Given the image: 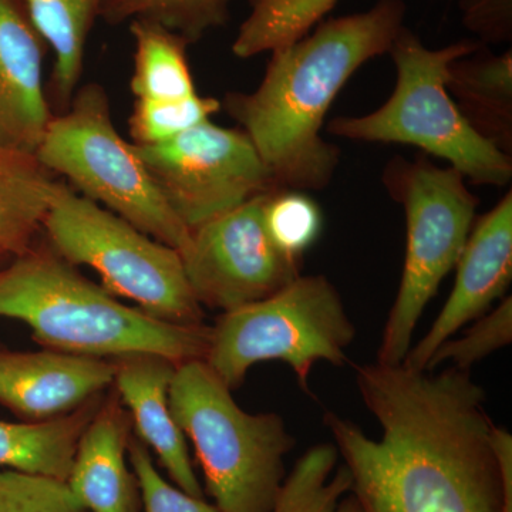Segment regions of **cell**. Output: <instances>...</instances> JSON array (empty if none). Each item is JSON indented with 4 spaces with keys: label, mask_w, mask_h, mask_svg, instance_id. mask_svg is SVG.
<instances>
[{
    "label": "cell",
    "mask_w": 512,
    "mask_h": 512,
    "mask_svg": "<svg viewBox=\"0 0 512 512\" xmlns=\"http://www.w3.org/2000/svg\"><path fill=\"white\" fill-rule=\"evenodd\" d=\"M3 258H6V256L3 254H0V261H2Z\"/></svg>",
    "instance_id": "cell-32"
},
{
    "label": "cell",
    "mask_w": 512,
    "mask_h": 512,
    "mask_svg": "<svg viewBox=\"0 0 512 512\" xmlns=\"http://www.w3.org/2000/svg\"><path fill=\"white\" fill-rule=\"evenodd\" d=\"M338 0H249L251 12L239 26L232 53L239 59L272 53L311 33Z\"/></svg>",
    "instance_id": "cell-23"
},
{
    "label": "cell",
    "mask_w": 512,
    "mask_h": 512,
    "mask_svg": "<svg viewBox=\"0 0 512 512\" xmlns=\"http://www.w3.org/2000/svg\"><path fill=\"white\" fill-rule=\"evenodd\" d=\"M104 394L57 419L0 420V468L39 474L66 483L77 443Z\"/></svg>",
    "instance_id": "cell-18"
},
{
    "label": "cell",
    "mask_w": 512,
    "mask_h": 512,
    "mask_svg": "<svg viewBox=\"0 0 512 512\" xmlns=\"http://www.w3.org/2000/svg\"><path fill=\"white\" fill-rule=\"evenodd\" d=\"M220 110V100L198 93L180 100H136L128 120L130 136L137 146L164 143L211 120Z\"/></svg>",
    "instance_id": "cell-25"
},
{
    "label": "cell",
    "mask_w": 512,
    "mask_h": 512,
    "mask_svg": "<svg viewBox=\"0 0 512 512\" xmlns=\"http://www.w3.org/2000/svg\"><path fill=\"white\" fill-rule=\"evenodd\" d=\"M268 195L192 229L190 247L181 256L202 308L234 311L274 295L302 275V259L284 254L266 231Z\"/></svg>",
    "instance_id": "cell-11"
},
{
    "label": "cell",
    "mask_w": 512,
    "mask_h": 512,
    "mask_svg": "<svg viewBox=\"0 0 512 512\" xmlns=\"http://www.w3.org/2000/svg\"><path fill=\"white\" fill-rule=\"evenodd\" d=\"M134 146L171 210L191 231L282 188L241 128L208 120L164 143Z\"/></svg>",
    "instance_id": "cell-10"
},
{
    "label": "cell",
    "mask_w": 512,
    "mask_h": 512,
    "mask_svg": "<svg viewBox=\"0 0 512 512\" xmlns=\"http://www.w3.org/2000/svg\"><path fill=\"white\" fill-rule=\"evenodd\" d=\"M355 338V323L328 276L299 275L268 298L221 313L210 326L204 360L232 392L252 367L269 360L291 367L309 392L313 367L345 366Z\"/></svg>",
    "instance_id": "cell-8"
},
{
    "label": "cell",
    "mask_w": 512,
    "mask_h": 512,
    "mask_svg": "<svg viewBox=\"0 0 512 512\" xmlns=\"http://www.w3.org/2000/svg\"><path fill=\"white\" fill-rule=\"evenodd\" d=\"M355 379L382 437L333 412L323 423L363 512H504L495 424L471 372L376 360L355 366Z\"/></svg>",
    "instance_id": "cell-1"
},
{
    "label": "cell",
    "mask_w": 512,
    "mask_h": 512,
    "mask_svg": "<svg viewBox=\"0 0 512 512\" xmlns=\"http://www.w3.org/2000/svg\"><path fill=\"white\" fill-rule=\"evenodd\" d=\"M131 437L130 414L111 390L80 436L66 480L84 511L140 512V490L128 461Z\"/></svg>",
    "instance_id": "cell-16"
},
{
    "label": "cell",
    "mask_w": 512,
    "mask_h": 512,
    "mask_svg": "<svg viewBox=\"0 0 512 512\" xmlns=\"http://www.w3.org/2000/svg\"><path fill=\"white\" fill-rule=\"evenodd\" d=\"M0 512H86L63 481L0 468Z\"/></svg>",
    "instance_id": "cell-28"
},
{
    "label": "cell",
    "mask_w": 512,
    "mask_h": 512,
    "mask_svg": "<svg viewBox=\"0 0 512 512\" xmlns=\"http://www.w3.org/2000/svg\"><path fill=\"white\" fill-rule=\"evenodd\" d=\"M106 0H26L30 19L55 55L53 104L60 113L77 92L86 59L87 40Z\"/></svg>",
    "instance_id": "cell-20"
},
{
    "label": "cell",
    "mask_w": 512,
    "mask_h": 512,
    "mask_svg": "<svg viewBox=\"0 0 512 512\" xmlns=\"http://www.w3.org/2000/svg\"><path fill=\"white\" fill-rule=\"evenodd\" d=\"M35 156L74 191L144 234L181 255L190 247L191 229L165 201L136 146L114 127L100 84L80 87L69 107L53 116Z\"/></svg>",
    "instance_id": "cell-6"
},
{
    "label": "cell",
    "mask_w": 512,
    "mask_h": 512,
    "mask_svg": "<svg viewBox=\"0 0 512 512\" xmlns=\"http://www.w3.org/2000/svg\"><path fill=\"white\" fill-rule=\"evenodd\" d=\"M456 282L429 332L412 346L404 365L426 370L436 350L493 309L512 279V192L474 222L458 259Z\"/></svg>",
    "instance_id": "cell-12"
},
{
    "label": "cell",
    "mask_w": 512,
    "mask_h": 512,
    "mask_svg": "<svg viewBox=\"0 0 512 512\" xmlns=\"http://www.w3.org/2000/svg\"><path fill=\"white\" fill-rule=\"evenodd\" d=\"M113 360L114 392L130 414L134 436L156 454L171 483L205 498L188 441L168 399L177 363L156 353H133Z\"/></svg>",
    "instance_id": "cell-15"
},
{
    "label": "cell",
    "mask_w": 512,
    "mask_h": 512,
    "mask_svg": "<svg viewBox=\"0 0 512 512\" xmlns=\"http://www.w3.org/2000/svg\"><path fill=\"white\" fill-rule=\"evenodd\" d=\"M0 318L19 320L45 349L117 359L156 353L177 365L204 359L210 326L163 322L128 306L36 242L0 266Z\"/></svg>",
    "instance_id": "cell-3"
},
{
    "label": "cell",
    "mask_w": 512,
    "mask_h": 512,
    "mask_svg": "<svg viewBox=\"0 0 512 512\" xmlns=\"http://www.w3.org/2000/svg\"><path fill=\"white\" fill-rule=\"evenodd\" d=\"M128 461L137 478L143 512H221L205 498L187 494L168 481L134 434L128 444Z\"/></svg>",
    "instance_id": "cell-29"
},
{
    "label": "cell",
    "mask_w": 512,
    "mask_h": 512,
    "mask_svg": "<svg viewBox=\"0 0 512 512\" xmlns=\"http://www.w3.org/2000/svg\"><path fill=\"white\" fill-rule=\"evenodd\" d=\"M480 50L450 64L447 92L468 124L512 157L511 50L500 56Z\"/></svg>",
    "instance_id": "cell-17"
},
{
    "label": "cell",
    "mask_w": 512,
    "mask_h": 512,
    "mask_svg": "<svg viewBox=\"0 0 512 512\" xmlns=\"http://www.w3.org/2000/svg\"><path fill=\"white\" fill-rule=\"evenodd\" d=\"M101 19L110 25L147 19L195 43L229 19V0H106Z\"/></svg>",
    "instance_id": "cell-24"
},
{
    "label": "cell",
    "mask_w": 512,
    "mask_h": 512,
    "mask_svg": "<svg viewBox=\"0 0 512 512\" xmlns=\"http://www.w3.org/2000/svg\"><path fill=\"white\" fill-rule=\"evenodd\" d=\"M333 443L315 444L285 477L271 512H363Z\"/></svg>",
    "instance_id": "cell-22"
},
{
    "label": "cell",
    "mask_w": 512,
    "mask_h": 512,
    "mask_svg": "<svg viewBox=\"0 0 512 512\" xmlns=\"http://www.w3.org/2000/svg\"><path fill=\"white\" fill-rule=\"evenodd\" d=\"M512 342V298H504L497 308L474 320L460 338L448 339L431 357L427 372L446 365L471 372V367Z\"/></svg>",
    "instance_id": "cell-27"
},
{
    "label": "cell",
    "mask_w": 512,
    "mask_h": 512,
    "mask_svg": "<svg viewBox=\"0 0 512 512\" xmlns=\"http://www.w3.org/2000/svg\"><path fill=\"white\" fill-rule=\"evenodd\" d=\"M404 16L403 0H379L366 12L320 22L271 53L254 92L225 94L221 109L251 138L279 187H328L340 151L320 134L326 114L363 64L389 53Z\"/></svg>",
    "instance_id": "cell-2"
},
{
    "label": "cell",
    "mask_w": 512,
    "mask_h": 512,
    "mask_svg": "<svg viewBox=\"0 0 512 512\" xmlns=\"http://www.w3.org/2000/svg\"><path fill=\"white\" fill-rule=\"evenodd\" d=\"M383 183L406 214V255L399 291L384 325L377 362L400 365L441 282L456 269L476 222L478 198L456 168L394 158Z\"/></svg>",
    "instance_id": "cell-9"
},
{
    "label": "cell",
    "mask_w": 512,
    "mask_h": 512,
    "mask_svg": "<svg viewBox=\"0 0 512 512\" xmlns=\"http://www.w3.org/2000/svg\"><path fill=\"white\" fill-rule=\"evenodd\" d=\"M57 181L35 154L0 146V254L12 258L35 244Z\"/></svg>",
    "instance_id": "cell-19"
},
{
    "label": "cell",
    "mask_w": 512,
    "mask_h": 512,
    "mask_svg": "<svg viewBox=\"0 0 512 512\" xmlns=\"http://www.w3.org/2000/svg\"><path fill=\"white\" fill-rule=\"evenodd\" d=\"M493 444L504 485V512H512V436L495 426Z\"/></svg>",
    "instance_id": "cell-31"
},
{
    "label": "cell",
    "mask_w": 512,
    "mask_h": 512,
    "mask_svg": "<svg viewBox=\"0 0 512 512\" xmlns=\"http://www.w3.org/2000/svg\"><path fill=\"white\" fill-rule=\"evenodd\" d=\"M480 49V43L471 40L427 49L419 36L403 28L389 50L397 70L392 96L373 113L330 121L329 133L365 143L419 147L448 161L470 183L507 187L512 157L468 124L446 87L450 64Z\"/></svg>",
    "instance_id": "cell-5"
},
{
    "label": "cell",
    "mask_w": 512,
    "mask_h": 512,
    "mask_svg": "<svg viewBox=\"0 0 512 512\" xmlns=\"http://www.w3.org/2000/svg\"><path fill=\"white\" fill-rule=\"evenodd\" d=\"M264 221L276 247L295 259L303 258L323 229V215L316 201L305 191L288 188L266 197Z\"/></svg>",
    "instance_id": "cell-26"
},
{
    "label": "cell",
    "mask_w": 512,
    "mask_h": 512,
    "mask_svg": "<svg viewBox=\"0 0 512 512\" xmlns=\"http://www.w3.org/2000/svg\"><path fill=\"white\" fill-rule=\"evenodd\" d=\"M168 399L215 507L271 512L285 481V457L296 444L282 416L245 412L204 359L177 366Z\"/></svg>",
    "instance_id": "cell-4"
},
{
    "label": "cell",
    "mask_w": 512,
    "mask_h": 512,
    "mask_svg": "<svg viewBox=\"0 0 512 512\" xmlns=\"http://www.w3.org/2000/svg\"><path fill=\"white\" fill-rule=\"evenodd\" d=\"M114 360L45 349L0 348V404L22 421H46L76 412L107 393Z\"/></svg>",
    "instance_id": "cell-13"
},
{
    "label": "cell",
    "mask_w": 512,
    "mask_h": 512,
    "mask_svg": "<svg viewBox=\"0 0 512 512\" xmlns=\"http://www.w3.org/2000/svg\"><path fill=\"white\" fill-rule=\"evenodd\" d=\"M134 40L131 93L136 100L168 101L197 94L188 62L190 43L160 23L147 19L130 22Z\"/></svg>",
    "instance_id": "cell-21"
},
{
    "label": "cell",
    "mask_w": 512,
    "mask_h": 512,
    "mask_svg": "<svg viewBox=\"0 0 512 512\" xmlns=\"http://www.w3.org/2000/svg\"><path fill=\"white\" fill-rule=\"evenodd\" d=\"M464 25L483 42L511 39V0H463Z\"/></svg>",
    "instance_id": "cell-30"
},
{
    "label": "cell",
    "mask_w": 512,
    "mask_h": 512,
    "mask_svg": "<svg viewBox=\"0 0 512 512\" xmlns=\"http://www.w3.org/2000/svg\"><path fill=\"white\" fill-rule=\"evenodd\" d=\"M49 50L26 0H0V146L35 154L55 113L43 84Z\"/></svg>",
    "instance_id": "cell-14"
},
{
    "label": "cell",
    "mask_w": 512,
    "mask_h": 512,
    "mask_svg": "<svg viewBox=\"0 0 512 512\" xmlns=\"http://www.w3.org/2000/svg\"><path fill=\"white\" fill-rule=\"evenodd\" d=\"M42 231L56 254L74 266L92 268L116 298L163 322L204 325V308L188 284L180 252L64 181H57Z\"/></svg>",
    "instance_id": "cell-7"
}]
</instances>
